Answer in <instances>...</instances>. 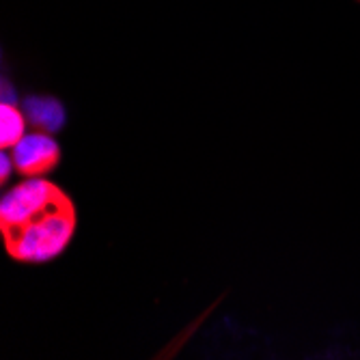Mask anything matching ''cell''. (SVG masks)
I'll return each instance as SVG.
<instances>
[{
    "label": "cell",
    "instance_id": "cell-4",
    "mask_svg": "<svg viewBox=\"0 0 360 360\" xmlns=\"http://www.w3.org/2000/svg\"><path fill=\"white\" fill-rule=\"evenodd\" d=\"M26 136V115L11 102L0 106V147L13 149Z\"/></svg>",
    "mask_w": 360,
    "mask_h": 360
},
{
    "label": "cell",
    "instance_id": "cell-2",
    "mask_svg": "<svg viewBox=\"0 0 360 360\" xmlns=\"http://www.w3.org/2000/svg\"><path fill=\"white\" fill-rule=\"evenodd\" d=\"M11 158L15 173L22 177H46L60 160V147L48 132H30L13 149Z\"/></svg>",
    "mask_w": 360,
    "mask_h": 360
},
{
    "label": "cell",
    "instance_id": "cell-5",
    "mask_svg": "<svg viewBox=\"0 0 360 360\" xmlns=\"http://www.w3.org/2000/svg\"><path fill=\"white\" fill-rule=\"evenodd\" d=\"M13 169H15L13 158L7 153V149H3V155H0V181L7 184V179H9V175H11Z\"/></svg>",
    "mask_w": 360,
    "mask_h": 360
},
{
    "label": "cell",
    "instance_id": "cell-3",
    "mask_svg": "<svg viewBox=\"0 0 360 360\" xmlns=\"http://www.w3.org/2000/svg\"><path fill=\"white\" fill-rule=\"evenodd\" d=\"M24 115L30 125H35L37 129L48 134L58 132L65 123L63 106L56 100H52V97H44V95L28 97L24 102Z\"/></svg>",
    "mask_w": 360,
    "mask_h": 360
},
{
    "label": "cell",
    "instance_id": "cell-1",
    "mask_svg": "<svg viewBox=\"0 0 360 360\" xmlns=\"http://www.w3.org/2000/svg\"><path fill=\"white\" fill-rule=\"evenodd\" d=\"M78 224L70 194L46 177H24L0 201V236L20 264H48L70 246Z\"/></svg>",
    "mask_w": 360,
    "mask_h": 360
}]
</instances>
